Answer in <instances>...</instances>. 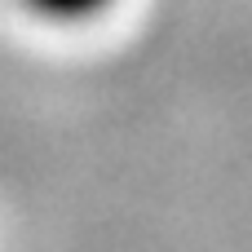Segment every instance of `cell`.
Returning a JSON list of instances; mask_svg holds the SVG:
<instances>
[{"mask_svg": "<svg viewBox=\"0 0 252 252\" xmlns=\"http://www.w3.org/2000/svg\"><path fill=\"white\" fill-rule=\"evenodd\" d=\"M35 18H44V22H66V27H75V22H89V18H97V13H106V4L111 0H22Z\"/></svg>", "mask_w": 252, "mask_h": 252, "instance_id": "cell-1", "label": "cell"}]
</instances>
